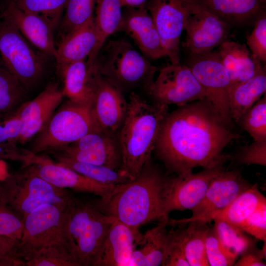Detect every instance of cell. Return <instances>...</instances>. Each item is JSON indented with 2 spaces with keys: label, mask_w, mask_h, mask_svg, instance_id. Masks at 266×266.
Returning a JSON list of instances; mask_svg holds the SVG:
<instances>
[{
  "label": "cell",
  "mask_w": 266,
  "mask_h": 266,
  "mask_svg": "<svg viewBox=\"0 0 266 266\" xmlns=\"http://www.w3.org/2000/svg\"><path fill=\"white\" fill-rule=\"evenodd\" d=\"M18 242L0 235V266H24L18 252Z\"/></svg>",
  "instance_id": "bcb514c9"
},
{
  "label": "cell",
  "mask_w": 266,
  "mask_h": 266,
  "mask_svg": "<svg viewBox=\"0 0 266 266\" xmlns=\"http://www.w3.org/2000/svg\"><path fill=\"white\" fill-rule=\"evenodd\" d=\"M251 33L246 37V42L251 53L261 63L266 62V14H260L254 21Z\"/></svg>",
  "instance_id": "ab89813d"
},
{
  "label": "cell",
  "mask_w": 266,
  "mask_h": 266,
  "mask_svg": "<svg viewBox=\"0 0 266 266\" xmlns=\"http://www.w3.org/2000/svg\"><path fill=\"white\" fill-rule=\"evenodd\" d=\"M208 223L195 221L187 227L175 230L177 236L190 266H208L205 239L209 227Z\"/></svg>",
  "instance_id": "f546056e"
},
{
  "label": "cell",
  "mask_w": 266,
  "mask_h": 266,
  "mask_svg": "<svg viewBox=\"0 0 266 266\" xmlns=\"http://www.w3.org/2000/svg\"></svg>",
  "instance_id": "681fc988"
},
{
  "label": "cell",
  "mask_w": 266,
  "mask_h": 266,
  "mask_svg": "<svg viewBox=\"0 0 266 266\" xmlns=\"http://www.w3.org/2000/svg\"><path fill=\"white\" fill-rule=\"evenodd\" d=\"M187 66L202 87L208 99L225 121L233 125L229 101L230 79L217 51L190 55Z\"/></svg>",
  "instance_id": "8fae6325"
},
{
  "label": "cell",
  "mask_w": 266,
  "mask_h": 266,
  "mask_svg": "<svg viewBox=\"0 0 266 266\" xmlns=\"http://www.w3.org/2000/svg\"><path fill=\"white\" fill-rule=\"evenodd\" d=\"M230 158L240 165H258L266 166V139L253 140L250 144L239 147L237 152Z\"/></svg>",
  "instance_id": "60d3db41"
},
{
  "label": "cell",
  "mask_w": 266,
  "mask_h": 266,
  "mask_svg": "<svg viewBox=\"0 0 266 266\" xmlns=\"http://www.w3.org/2000/svg\"><path fill=\"white\" fill-rule=\"evenodd\" d=\"M149 0H121L123 6L138 8L146 6Z\"/></svg>",
  "instance_id": "c3c4849f"
},
{
  "label": "cell",
  "mask_w": 266,
  "mask_h": 266,
  "mask_svg": "<svg viewBox=\"0 0 266 266\" xmlns=\"http://www.w3.org/2000/svg\"><path fill=\"white\" fill-rule=\"evenodd\" d=\"M224 165L202 168L197 173L167 177L163 196V213L192 210L202 200L212 180L224 170Z\"/></svg>",
  "instance_id": "4fadbf2b"
},
{
  "label": "cell",
  "mask_w": 266,
  "mask_h": 266,
  "mask_svg": "<svg viewBox=\"0 0 266 266\" xmlns=\"http://www.w3.org/2000/svg\"><path fill=\"white\" fill-rule=\"evenodd\" d=\"M66 204H44L24 217L22 236L18 244V254L22 261L42 248L64 246L63 223Z\"/></svg>",
  "instance_id": "9c48e42d"
},
{
  "label": "cell",
  "mask_w": 266,
  "mask_h": 266,
  "mask_svg": "<svg viewBox=\"0 0 266 266\" xmlns=\"http://www.w3.org/2000/svg\"><path fill=\"white\" fill-rule=\"evenodd\" d=\"M90 108L98 127L115 133L125 119L128 102L117 87L101 76Z\"/></svg>",
  "instance_id": "7402d4cb"
},
{
  "label": "cell",
  "mask_w": 266,
  "mask_h": 266,
  "mask_svg": "<svg viewBox=\"0 0 266 266\" xmlns=\"http://www.w3.org/2000/svg\"><path fill=\"white\" fill-rule=\"evenodd\" d=\"M266 92V66L257 74L230 89L229 101L232 118L237 123L240 117Z\"/></svg>",
  "instance_id": "83f0119b"
},
{
  "label": "cell",
  "mask_w": 266,
  "mask_h": 266,
  "mask_svg": "<svg viewBox=\"0 0 266 266\" xmlns=\"http://www.w3.org/2000/svg\"><path fill=\"white\" fill-rule=\"evenodd\" d=\"M23 229V219L0 196V235L19 242Z\"/></svg>",
  "instance_id": "f35d334b"
},
{
  "label": "cell",
  "mask_w": 266,
  "mask_h": 266,
  "mask_svg": "<svg viewBox=\"0 0 266 266\" xmlns=\"http://www.w3.org/2000/svg\"><path fill=\"white\" fill-rule=\"evenodd\" d=\"M58 73L63 80L64 97L91 108L101 76L96 60L87 59L70 64Z\"/></svg>",
  "instance_id": "44dd1931"
},
{
  "label": "cell",
  "mask_w": 266,
  "mask_h": 266,
  "mask_svg": "<svg viewBox=\"0 0 266 266\" xmlns=\"http://www.w3.org/2000/svg\"><path fill=\"white\" fill-rule=\"evenodd\" d=\"M252 185L242 176L239 169L224 170L212 180L201 201L191 210L190 218L169 219L167 225H184L195 221L208 223L213 214L226 208Z\"/></svg>",
  "instance_id": "7c38bea8"
},
{
  "label": "cell",
  "mask_w": 266,
  "mask_h": 266,
  "mask_svg": "<svg viewBox=\"0 0 266 266\" xmlns=\"http://www.w3.org/2000/svg\"><path fill=\"white\" fill-rule=\"evenodd\" d=\"M207 98L178 106L163 119L154 150L168 172L185 175L197 167L224 165L223 151L241 136L232 131Z\"/></svg>",
  "instance_id": "6da1fadb"
},
{
  "label": "cell",
  "mask_w": 266,
  "mask_h": 266,
  "mask_svg": "<svg viewBox=\"0 0 266 266\" xmlns=\"http://www.w3.org/2000/svg\"><path fill=\"white\" fill-rule=\"evenodd\" d=\"M55 155L76 161L119 169L122 156L115 133L100 129L90 132Z\"/></svg>",
  "instance_id": "9a60e30c"
},
{
  "label": "cell",
  "mask_w": 266,
  "mask_h": 266,
  "mask_svg": "<svg viewBox=\"0 0 266 266\" xmlns=\"http://www.w3.org/2000/svg\"><path fill=\"white\" fill-rule=\"evenodd\" d=\"M168 220L159 221L154 227L148 230L134 250L129 266H162L165 252Z\"/></svg>",
  "instance_id": "4316f807"
},
{
  "label": "cell",
  "mask_w": 266,
  "mask_h": 266,
  "mask_svg": "<svg viewBox=\"0 0 266 266\" xmlns=\"http://www.w3.org/2000/svg\"><path fill=\"white\" fill-rule=\"evenodd\" d=\"M253 140L266 139V95L249 108L237 122Z\"/></svg>",
  "instance_id": "e575fe53"
},
{
  "label": "cell",
  "mask_w": 266,
  "mask_h": 266,
  "mask_svg": "<svg viewBox=\"0 0 266 266\" xmlns=\"http://www.w3.org/2000/svg\"><path fill=\"white\" fill-rule=\"evenodd\" d=\"M216 15L231 27L254 22L266 11L265 0H183Z\"/></svg>",
  "instance_id": "d4e9b609"
},
{
  "label": "cell",
  "mask_w": 266,
  "mask_h": 266,
  "mask_svg": "<svg viewBox=\"0 0 266 266\" xmlns=\"http://www.w3.org/2000/svg\"><path fill=\"white\" fill-rule=\"evenodd\" d=\"M145 89L157 104L178 106L206 98L190 68L179 63L162 67L157 78Z\"/></svg>",
  "instance_id": "30bf717a"
},
{
  "label": "cell",
  "mask_w": 266,
  "mask_h": 266,
  "mask_svg": "<svg viewBox=\"0 0 266 266\" xmlns=\"http://www.w3.org/2000/svg\"><path fill=\"white\" fill-rule=\"evenodd\" d=\"M64 98L58 85L51 83L34 99L24 102L18 109L21 128L17 143L23 145L33 139L62 104Z\"/></svg>",
  "instance_id": "ac0fdd59"
},
{
  "label": "cell",
  "mask_w": 266,
  "mask_h": 266,
  "mask_svg": "<svg viewBox=\"0 0 266 266\" xmlns=\"http://www.w3.org/2000/svg\"><path fill=\"white\" fill-rule=\"evenodd\" d=\"M240 228L246 233L266 242V204L251 214L242 224Z\"/></svg>",
  "instance_id": "f6af8a7d"
},
{
  "label": "cell",
  "mask_w": 266,
  "mask_h": 266,
  "mask_svg": "<svg viewBox=\"0 0 266 266\" xmlns=\"http://www.w3.org/2000/svg\"><path fill=\"white\" fill-rule=\"evenodd\" d=\"M98 129L90 107L67 100L35 136L30 152L36 155L59 151Z\"/></svg>",
  "instance_id": "8992f818"
},
{
  "label": "cell",
  "mask_w": 266,
  "mask_h": 266,
  "mask_svg": "<svg viewBox=\"0 0 266 266\" xmlns=\"http://www.w3.org/2000/svg\"><path fill=\"white\" fill-rule=\"evenodd\" d=\"M98 0H68L65 6L63 27L66 34L94 17Z\"/></svg>",
  "instance_id": "74e56055"
},
{
  "label": "cell",
  "mask_w": 266,
  "mask_h": 266,
  "mask_svg": "<svg viewBox=\"0 0 266 266\" xmlns=\"http://www.w3.org/2000/svg\"><path fill=\"white\" fill-rule=\"evenodd\" d=\"M0 57L5 68L26 90L36 85L44 72V63L19 31L9 21L0 24Z\"/></svg>",
  "instance_id": "ba28073f"
},
{
  "label": "cell",
  "mask_w": 266,
  "mask_h": 266,
  "mask_svg": "<svg viewBox=\"0 0 266 266\" xmlns=\"http://www.w3.org/2000/svg\"><path fill=\"white\" fill-rule=\"evenodd\" d=\"M265 204L266 198L255 183L242 192L226 208L213 214L211 221L221 220L240 228L244 221Z\"/></svg>",
  "instance_id": "f1b7e54d"
},
{
  "label": "cell",
  "mask_w": 266,
  "mask_h": 266,
  "mask_svg": "<svg viewBox=\"0 0 266 266\" xmlns=\"http://www.w3.org/2000/svg\"><path fill=\"white\" fill-rule=\"evenodd\" d=\"M21 9L46 18L55 28L68 0H13Z\"/></svg>",
  "instance_id": "8d00e7d4"
},
{
  "label": "cell",
  "mask_w": 266,
  "mask_h": 266,
  "mask_svg": "<svg viewBox=\"0 0 266 266\" xmlns=\"http://www.w3.org/2000/svg\"><path fill=\"white\" fill-rule=\"evenodd\" d=\"M184 3L189 14L184 28L186 34L183 46L190 55L209 53L229 40L231 26L228 24L205 9Z\"/></svg>",
  "instance_id": "5bb4252c"
},
{
  "label": "cell",
  "mask_w": 266,
  "mask_h": 266,
  "mask_svg": "<svg viewBox=\"0 0 266 266\" xmlns=\"http://www.w3.org/2000/svg\"><path fill=\"white\" fill-rule=\"evenodd\" d=\"M2 16L27 40L43 53L54 57L55 46L51 24L38 14L23 10L13 0H6Z\"/></svg>",
  "instance_id": "d6986e66"
},
{
  "label": "cell",
  "mask_w": 266,
  "mask_h": 266,
  "mask_svg": "<svg viewBox=\"0 0 266 266\" xmlns=\"http://www.w3.org/2000/svg\"><path fill=\"white\" fill-rule=\"evenodd\" d=\"M213 227L225 254L235 262L241 255L257 248L256 241L241 228L219 219Z\"/></svg>",
  "instance_id": "4dcf8cb0"
},
{
  "label": "cell",
  "mask_w": 266,
  "mask_h": 266,
  "mask_svg": "<svg viewBox=\"0 0 266 266\" xmlns=\"http://www.w3.org/2000/svg\"><path fill=\"white\" fill-rule=\"evenodd\" d=\"M26 266H77L64 245L37 250L23 259Z\"/></svg>",
  "instance_id": "d590c367"
},
{
  "label": "cell",
  "mask_w": 266,
  "mask_h": 266,
  "mask_svg": "<svg viewBox=\"0 0 266 266\" xmlns=\"http://www.w3.org/2000/svg\"><path fill=\"white\" fill-rule=\"evenodd\" d=\"M98 44L93 17L63 38L54 56L58 72L75 62L87 59L95 61L99 53Z\"/></svg>",
  "instance_id": "603a6c76"
},
{
  "label": "cell",
  "mask_w": 266,
  "mask_h": 266,
  "mask_svg": "<svg viewBox=\"0 0 266 266\" xmlns=\"http://www.w3.org/2000/svg\"><path fill=\"white\" fill-rule=\"evenodd\" d=\"M166 179L150 159L134 179L115 186L97 207L135 228L154 220H168L163 207Z\"/></svg>",
  "instance_id": "7a4b0ae2"
},
{
  "label": "cell",
  "mask_w": 266,
  "mask_h": 266,
  "mask_svg": "<svg viewBox=\"0 0 266 266\" xmlns=\"http://www.w3.org/2000/svg\"><path fill=\"white\" fill-rule=\"evenodd\" d=\"M146 7L171 63H179L180 37L189 14L185 4L182 0H149Z\"/></svg>",
  "instance_id": "2e32d148"
},
{
  "label": "cell",
  "mask_w": 266,
  "mask_h": 266,
  "mask_svg": "<svg viewBox=\"0 0 266 266\" xmlns=\"http://www.w3.org/2000/svg\"><path fill=\"white\" fill-rule=\"evenodd\" d=\"M163 266H190L175 230L167 232Z\"/></svg>",
  "instance_id": "7bdbcfd3"
},
{
  "label": "cell",
  "mask_w": 266,
  "mask_h": 266,
  "mask_svg": "<svg viewBox=\"0 0 266 266\" xmlns=\"http://www.w3.org/2000/svg\"><path fill=\"white\" fill-rule=\"evenodd\" d=\"M123 18L122 31L133 40L145 57L151 60L167 57L155 22L146 6L127 7Z\"/></svg>",
  "instance_id": "ffe728a7"
},
{
  "label": "cell",
  "mask_w": 266,
  "mask_h": 266,
  "mask_svg": "<svg viewBox=\"0 0 266 266\" xmlns=\"http://www.w3.org/2000/svg\"><path fill=\"white\" fill-rule=\"evenodd\" d=\"M217 52L229 74L230 88L256 75L266 66L245 44L227 40L218 46Z\"/></svg>",
  "instance_id": "484cf974"
},
{
  "label": "cell",
  "mask_w": 266,
  "mask_h": 266,
  "mask_svg": "<svg viewBox=\"0 0 266 266\" xmlns=\"http://www.w3.org/2000/svg\"><path fill=\"white\" fill-rule=\"evenodd\" d=\"M121 0H98L95 23L98 33L99 52L107 38L122 30L123 18Z\"/></svg>",
  "instance_id": "1f68e13d"
},
{
  "label": "cell",
  "mask_w": 266,
  "mask_h": 266,
  "mask_svg": "<svg viewBox=\"0 0 266 266\" xmlns=\"http://www.w3.org/2000/svg\"><path fill=\"white\" fill-rule=\"evenodd\" d=\"M206 254L210 266H233L235 261L228 257L221 248L213 228H209L205 239Z\"/></svg>",
  "instance_id": "b9f144b4"
},
{
  "label": "cell",
  "mask_w": 266,
  "mask_h": 266,
  "mask_svg": "<svg viewBox=\"0 0 266 266\" xmlns=\"http://www.w3.org/2000/svg\"><path fill=\"white\" fill-rule=\"evenodd\" d=\"M116 218L71 196L64 211V246L77 266H96Z\"/></svg>",
  "instance_id": "277c9868"
},
{
  "label": "cell",
  "mask_w": 266,
  "mask_h": 266,
  "mask_svg": "<svg viewBox=\"0 0 266 266\" xmlns=\"http://www.w3.org/2000/svg\"><path fill=\"white\" fill-rule=\"evenodd\" d=\"M262 249L257 248L248 251L240 256V258L233 266H265L266 263L264 259H266V242Z\"/></svg>",
  "instance_id": "7dc6e473"
},
{
  "label": "cell",
  "mask_w": 266,
  "mask_h": 266,
  "mask_svg": "<svg viewBox=\"0 0 266 266\" xmlns=\"http://www.w3.org/2000/svg\"><path fill=\"white\" fill-rule=\"evenodd\" d=\"M25 164L31 171L54 186L106 198L115 186L99 183L75 170L30 152Z\"/></svg>",
  "instance_id": "e0dca14e"
},
{
  "label": "cell",
  "mask_w": 266,
  "mask_h": 266,
  "mask_svg": "<svg viewBox=\"0 0 266 266\" xmlns=\"http://www.w3.org/2000/svg\"><path fill=\"white\" fill-rule=\"evenodd\" d=\"M27 90L8 70L0 67V120L13 115L24 102Z\"/></svg>",
  "instance_id": "d6a6232c"
},
{
  "label": "cell",
  "mask_w": 266,
  "mask_h": 266,
  "mask_svg": "<svg viewBox=\"0 0 266 266\" xmlns=\"http://www.w3.org/2000/svg\"><path fill=\"white\" fill-rule=\"evenodd\" d=\"M142 237L138 228L116 219L108 232L96 266H129Z\"/></svg>",
  "instance_id": "cb8c5ba5"
},
{
  "label": "cell",
  "mask_w": 266,
  "mask_h": 266,
  "mask_svg": "<svg viewBox=\"0 0 266 266\" xmlns=\"http://www.w3.org/2000/svg\"><path fill=\"white\" fill-rule=\"evenodd\" d=\"M71 196L67 189L54 186L27 167L0 181V196L23 219L41 205L66 204Z\"/></svg>",
  "instance_id": "52a82bcc"
},
{
  "label": "cell",
  "mask_w": 266,
  "mask_h": 266,
  "mask_svg": "<svg viewBox=\"0 0 266 266\" xmlns=\"http://www.w3.org/2000/svg\"><path fill=\"white\" fill-rule=\"evenodd\" d=\"M21 128L18 110L11 116L0 120V148L15 147Z\"/></svg>",
  "instance_id": "ee69618b"
},
{
  "label": "cell",
  "mask_w": 266,
  "mask_h": 266,
  "mask_svg": "<svg viewBox=\"0 0 266 266\" xmlns=\"http://www.w3.org/2000/svg\"><path fill=\"white\" fill-rule=\"evenodd\" d=\"M57 163L69 167L99 183L110 186L127 183L131 180L119 169L82 163L55 155Z\"/></svg>",
  "instance_id": "836d02e7"
},
{
  "label": "cell",
  "mask_w": 266,
  "mask_h": 266,
  "mask_svg": "<svg viewBox=\"0 0 266 266\" xmlns=\"http://www.w3.org/2000/svg\"><path fill=\"white\" fill-rule=\"evenodd\" d=\"M166 105L150 104L134 92L118 138L122 156L119 170L131 180L151 159L161 124L168 112Z\"/></svg>",
  "instance_id": "3957f363"
},
{
  "label": "cell",
  "mask_w": 266,
  "mask_h": 266,
  "mask_svg": "<svg viewBox=\"0 0 266 266\" xmlns=\"http://www.w3.org/2000/svg\"><path fill=\"white\" fill-rule=\"evenodd\" d=\"M96 62L101 76L122 93L141 85L145 89L158 70L124 39L105 42Z\"/></svg>",
  "instance_id": "5b68a950"
}]
</instances>
